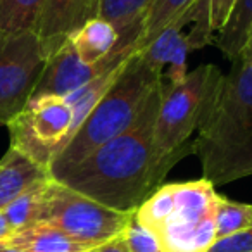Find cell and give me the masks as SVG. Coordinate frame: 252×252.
I'll return each mask as SVG.
<instances>
[{
    "instance_id": "5bb4252c",
    "label": "cell",
    "mask_w": 252,
    "mask_h": 252,
    "mask_svg": "<svg viewBox=\"0 0 252 252\" xmlns=\"http://www.w3.org/2000/svg\"><path fill=\"white\" fill-rule=\"evenodd\" d=\"M152 0H102L98 18L109 21L118 32L119 45L138 43L142 18Z\"/></svg>"
},
{
    "instance_id": "9c48e42d",
    "label": "cell",
    "mask_w": 252,
    "mask_h": 252,
    "mask_svg": "<svg viewBox=\"0 0 252 252\" xmlns=\"http://www.w3.org/2000/svg\"><path fill=\"white\" fill-rule=\"evenodd\" d=\"M137 52H140L137 42L126 43V45L116 43L114 50L98 64H85L78 57L73 43L67 40L61 49H57L56 52L47 57L45 67H43L38 85L33 92V97L52 95V97L66 98L67 95L76 92L83 85L90 83L98 74L123 64L128 57Z\"/></svg>"
},
{
    "instance_id": "f546056e",
    "label": "cell",
    "mask_w": 252,
    "mask_h": 252,
    "mask_svg": "<svg viewBox=\"0 0 252 252\" xmlns=\"http://www.w3.org/2000/svg\"><path fill=\"white\" fill-rule=\"evenodd\" d=\"M87 252H97V247H95V249H90V251H87Z\"/></svg>"
},
{
    "instance_id": "ba28073f",
    "label": "cell",
    "mask_w": 252,
    "mask_h": 252,
    "mask_svg": "<svg viewBox=\"0 0 252 252\" xmlns=\"http://www.w3.org/2000/svg\"><path fill=\"white\" fill-rule=\"evenodd\" d=\"M47 56L36 32L0 35V123L7 126L33 97Z\"/></svg>"
},
{
    "instance_id": "ffe728a7",
    "label": "cell",
    "mask_w": 252,
    "mask_h": 252,
    "mask_svg": "<svg viewBox=\"0 0 252 252\" xmlns=\"http://www.w3.org/2000/svg\"><path fill=\"white\" fill-rule=\"evenodd\" d=\"M252 224V206L251 204L235 202V200L218 197L216 204V228L214 240L231 237Z\"/></svg>"
},
{
    "instance_id": "6da1fadb",
    "label": "cell",
    "mask_w": 252,
    "mask_h": 252,
    "mask_svg": "<svg viewBox=\"0 0 252 252\" xmlns=\"http://www.w3.org/2000/svg\"><path fill=\"white\" fill-rule=\"evenodd\" d=\"M161 98L162 83H159L144 102L135 121L121 135L95 149L56 182L111 209L137 211L166 176L154 147Z\"/></svg>"
},
{
    "instance_id": "8fae6325",
    "label": "cell",
    "mask_w": 252,
    "mask_h": 252,
    "mask_svg": "<svg viewBox=\"0 0 252 252\" xmlns=\"http://www.w3.org/2000/svg\"><path fill=\"white\" fill-rule=\"evenodd\" d=\"M49 178V169L23 154L19 149L9 147L0 159V211L33 185Z\"/></svg>"
},
{
    "instance_id": "d4e9b609",
    "label": "cell",
    "mask_w": 252,
    "mask_h": 252,
    "mask_svg": "<svg viewBox=\"0 0 252 252\" xmlns=\"http://www.w3.org/2000/svg\"><path fill=\"white\" fill-rule=\"evenodd\" d=\"M97 252H130V249L126 245L123 235H119V237L112 238V240L102 244L100 247H97Z\"/></svg>"
},
{
    "instance_id": "4fadbf2b",
    "label": "cell",
    "mask_w": 252,
    "mask_h": 252,
    "mask_svg": "<svg viewBox=\"0 0 252 252\" xmlns=\"http://www.w3.org/2000/svg\"><path fill=\"white\" fill-rule=\"evenodd\" d=\"M118 38V32L111 23L102 18H95L81 26L71 36L69 42L85 64H98L114 50Z\"/></svg>"
},
{
    "instance_id": "484cf974",
    "label": "cell",
    "mask_w": 252,
    "mask_h": 252,
    "mask_svg": "<svg viewBox=\"0 0 252 252\" xmlns=\"http://www.w3.org/2000/svg\"><path fill=\"white\" fill-rule=\"evenodd\" d=\"M12 233H14V230H12V226L9 224V221H7V218L4 216V213L0 211V242H5Z\"/></svg>"
},
{
    "instance_id": "9a60e30c",
    "label": "cell",
    "mask_w": 252,
    "mask_h": 252,
    "mask_svg": "<svg viewBox=\"0 0 252 252\" xmlns=\"http://www.w3.org/2000/svg\"><path fill=\"white\" fill-rule=\"evenodd\" d=\"M252 36V0H237L226 25L213 38L214 45L233 63L240 59Z\"/></svg>"
},
{
    "instance_id": "e0dca14e",
    "label": "cell",
    "mask_w": 252,
    "mask_h": 252,
    "mask_svg": "<svg viewBox=\"0 0 252 252\" xmlns=\"http://www.w3.org/2000/svg\"><path fill=\"white\" fill-rule=\"evenodd\" d=\"M45 0H0V35L36 32Z\"/></svg>"
},
{
    "instance_id": "4316f807",
    "label": "cell",
    "mask_w": 252,
    "mask_h": 252,
    "mask_svg": "<svg viewBox=\"0 0 252 252\" xmlns=\"http://www.w3.org/2000/svg\"><path fill=\"white\" fill-rule=\"evenodd\" d=\"M240 59H244V61H252V36H251V40H249L247 49H245V50H244V54L240 56Z\"/></svg>"
},
{
    "instance_id": "52a82bcc",
    "label": "cell",
    "mask_w": 252,
    "mask_h": 252,
    "mask_svg": "<svg viewBox=\"0 0 252 252\" xmlns=\"http://www.w3.org/2000/svg\"><path fill=\"white\" fill-rule=\"evenodd\" d=\"M73 126V111L61 97H32L26 107L7 125L11 147H16L49 169L66 145Z\"/></svg>"
},
{
    "instance_id": "d6986e66",
    "label": "cell",
    "mask_w": 252,
    "mask_h": 252,
    "mask_svg": "<svg viewBox=\"0 0 252 252\" xmlns=\"http://www.w3.org/2000/svg\"><path fill=\"white\" fill-rule=\"evenodd\" d=\"M49 180L33 185L32 189H28L25 193H21L16 200H12L5 209H2V213L7 218L9 224H11L14 231L25 230V228L32 226V224H35L38 221L43 189H45V183Z\"/></svg>"
},
{
    "instance_id": "3957f363",
    "label": "cell",
    "mask_w": 252,
    "mask_h": 252,
    "mask_svg": "<svg viewBox=\"0 0 252 252\" xmlns=\"http://www.w3.org/2000/svg\"><path fill=\"white\" fill-rule=\"evenodd\" d=\"M161 78L162 74L149 66L142 52L133 54L111 88L52 159L49 166L50 178H59L95 149L121 135L135 121L144 102L161 83Z\"/></svg>"
},
{
    "instance_id": "277c9868",
    "label": "cell",
    "mask_w": 252,
    "mask_h": 252,
    "mask_svg": "<svg viewBox=\"0 0 252 252\" xmlns=\"http://www.w3.org/2000/svg\"><path fill=\"white\" fill-rule=\"evenodd\" d=\"M218 193L204 178L159 185L135 211L166 252H207L214 242Z\"/></svg>"
},
{
    "instance_id": "5b68a950",
    "label": "cell",
    "mask_w": 252,
    "mask_h": 252,
    "mask_svg": "<svg viewBox=\"0 0 252 252\" xmlns=\"http://www.w3.org/2000/svg\"><path fill=\"white\" fill-rule=\"evenodd\" d=\"M221 76L220 67L204 64L187 73L185 80L178 85H162L154 147L159 166L166 175L190 151L187 149V140L202 123Z\"/></svg>"
},
{
    "instance_id": "7a4b0ae2",
    "label": "cell",
    "mask_w": 252,
    "mask_h": 252,
    "mask_svg": "<svg viewBox=\"0 0 252 252\" xmlns=\"http://www.w3.org/2000/svg\"><path fill=\"white\" fill-rule=\"evenodd\" d=\"M192 147L213 187L252 176V61L221 76Z\"/></svg>"
},
{
    "instance_id": "cb8c5ba5",
    "label": "cell",
    "mask_w": 252,
    "mask_h": 252,
    "mask_svg": "<svg viewBox=\"0 0 252 252\" xmlns=\"http://www.w3.org/2000/svg\"><path fill=\"white\" fill-rule=\"evenodd\" d=\"M235 2L237 0H209V25L213 35L226 25Z\"/></svg>"
},
{
    "instance_id": "30bf717a",
    "label": "cell",
    "mask_w": 252,
    "mask_h": 252,
    "mask_svg": "<svg viewBox=\"0 0 252 252\" xmlns=\"http://www.w3.org/2000/svg\"><path fill=\"white\" fill-rule=\"evenodd\" d=\"M102 0H45L36 35L49 57L88 21L98 18Z\"/></svg>"
},
{
    "instance_id": "ac0fdd59",
    "label": "cell",
    "mask_w": 252,
    "mask_h": 252,
    "mask_svg": "<svg viewBox=\"0 0 252 252\" xmlns=\"http://www.w3.org/2000/svg\"><path fill=\"white\" fill-rule=\"evenodd\" d=\"M193 2L195 0H152V4L142 18L138 50H144L151 45L156 36Z\"/></svg>"
},
{
    "instance_id": "603a6c76",
    "label": "cell",
    "mask_w": 252,
    "mask_h": 252,
    "mask_svg": "<svg viewBox=\"0 0 252 252\" xmlns=\"http://www.w3.org/2000/svg\"><path fill=\"white\" fill-rule=\"evenodd\" d=\"M207 252H252V224L231 237L214 240Z\"/></svg>"
},
{
    "instance_id": "83f0119b",
    "label": "cell",
    "mask_w": 252,
    "mask_h": 252,
    "mask_svg": "<svg viewBox=\"0 0 252 252\" xmlns=\"http://www.w3.org/2000/svg\"><path fill=\"white\" fill-rule=\"evenodd\" d=\"M2 252H25V251H19V249H16V247H7V245H5V249Z\"/></svg>"
},
{
    "instance_id": "2e32d148",
    "label": "cell",
    "mask_w": 252,
    "mask_h": 252,
    "mask_svg": "<svg viewBox=\"0 0 252 252\" xmlns=\"http://www.w3.org/2000/svg\"><path fill=\"white\" fill-rule=\"evenodd\" d=\"M195 7H197V0L190 7H187L178 18L173 19V21L156 36L151 45L145 47L144 50H140L144 59L147 61V64L154 71L162 74V69H164V66L169 63V57H171L173 50L176 49L178 42L182 40L183 28H185L189 23H192L193 14H195Z\"/></svg>"
},
{
    "instance_id": "8992f818",
    "label": "cell",
    "mask_w": 252,
    "mask_h": 252,
    "mask_svg": "<svg viewBox=\"0 0 252 252\" xmlns=\"http://www.w3.org/2000/svg\"><path fill=\"white\" fill-rule=\"evenodd\" d=\"M135 211H116L50 178L36 223L56 226L73 240L95 249L123 235Z\"/></svg>"
},
{
    "instance_id": "f1b7e54d",
    "label": "cell",
    "mask_w": 252,
    "mask_h": 252,
    "mask_svg": "<svg viewBox=\"0 0 252 252\" xmlns=\"http://www.w3.org/2000/svg\"><path fill=\"white\" fill-rule=\"evenodd\" d=\"M4 249H5V244H4V242H0V252L4 251Z\"/></svg>"
},
{
    "instance_id": "7402d4cb",
    "label": "cell",
    "mask_w": 252,
    "mask_h": 252,
    "mask_svg": "<svg viewBox=\"0 0 252 252\" xmlns=\"http://www.w3.org/2000/svg\"><path fill=\"white\" fill-rule=\"evenodd\" d=\"M192 52V47H190V42L187 38V35L182 36V40L178 42L176 49L173 50L171 57H169V71H168V81L161 80L164 87H173V85H178L180 81L185 80L187 76V57Z\"/></svg>"
},
{
    "instance_id": "44dd1931",
    "label": "cell",
    "mask_w": 252,
    "mask_h": 252,
    "mask_svg": "<svg viewBox=\"0 0 252 252\" xmlns=\"http://www.w3.org/2000/svg\"><path fill=\"white\" fill-rule=\"evenodd\" d=\"M123 238H125L130 252H166L162 249L159 238L149 228L138 223L137 218H135V213L131 216L128 226H126V230L123 231Z\"/></svg>"
},
{
    "instance_id": "7c38bea8",
    "label": "cell",
    "mask_w": 252,
    "mask_h": 252,
    "mask_svg": "<svg viewBox=\"0 0 252 252\" xmlns=\"http://www.w3.org/2000/svg\"><path fill=\"white\" fill-rule=\"evenodd\" d=\"M4 244L25 252H87L92 249L47 223H35L25 230L14 231Z\"/></svg>"
}]
</instances>
